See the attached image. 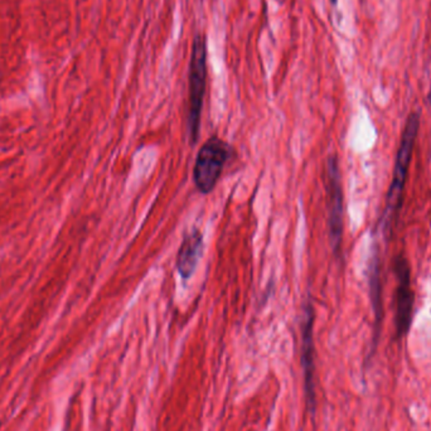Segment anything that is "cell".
Instances as JSON below:
<instances>
[{
	"instance_id": "obj_9",
	"label": "cell",
	"mask_w": 431,
	"mask_h": 431,
	"mask_svg": "<svg viewBox=\"0 0 431 431\" xmlns=\"http://www.w3.org/2000/svg\"><path fill=\"white\" fill-rule=\"evenodd\" d=\"M329 1H331V3H332V4H333V6H335V4H337V3H338V0H329Z\"/></svg>"
},
{
	"instance_id": "obj_3",
	"label": "cell",
	"mask_w": 431,
	"mask_h": 431,
	"mask_svg": "<svg viewBox=\"0 0 431 431\" xmlns=\"http://www.w3.org/2000/svg\"><path fill=\"white\" fill-rule=\"evenodd\" d=\"M232 155L234 148L218 137L209 138L202 146L193 168V181L200 193L209 195L215 189Z\"/></svg>"
},
{
	"instance_id": "obj_1",
	"label": "cell",
	"mask_w": 431,
	"mask_h": 431,
	"mask_svg": "<svg viewBox=\"0 0 431 431\" xmlns=\"http://www.w3.org/2000/svg\"><path fill=\"white\" fill-rule=\"evenodd\" d=\"M207 73V38L197 33L192 44L188 73L187 129L191 144H195L200 138Z\"/></svg>"
},
{
	"instance_id": "obj_4",
	"label": "cell",
	"mask_w": 431,
	"mask_h": 431,
	"mask_svg": "<svg viewBox=\"0 0 431 431\" xmlns=\"http://www.w3.org/2000/svg\"><path fill=\"white\" fill-rule=\"evenodd\" d=\"M328 230L329 241L334 254L341 252L343 240V188L338 158L329 157L327 163Z\"/></svg>"
},
{
	"instance_id": "obj_2",
	"label": "cell",
	"mask_w": 431,
	"mask_h": 431,
	"mask_svg": "<svg viewBox=\"0 0 431 431\" xmlns=\"http://www.w3.org/2000/svg\"><path fill=\"white\" fill-rule=\"evenodd\" d=\"M420 129V116L416 112L410 114L403 127L401 143L397 150L396 161L392 174V182L387 192L386 209H385V229H389L396 218L403 203V189L407 179L411 158L416 143L417 134Z\"/></svg>"
},
{
	"instance_id": "obj_6",
	"label": "cell",
	"mask_w": 431,
	"mask_h": 431,
	"mask_svg": "<svg viewBox=\"0 0 431 431\" xmlns=\"http://www.w3.org/2000/svg\"><path fill=\"white\" fill-rule=\"evenodd\" d=\"M394 272L396 275L397 288L395 298V327L398 337L409 332L414 313V292L411 289V269L407 258L398 255L394 260Z\"/></svg>"
},
{
	"instance_id": "obj_7",
	"label": "cell",
	"mask_w": 431,
	"mask_h": 431,
	"mask_svg": "<svg viewBox=\"0 0 431 431\" xmlns=\"http://www.w3.org/2000/svg\"><path fill=\"white\" fill-rule=\"evenodd\" d=\"M203 252V235L198 229L189 231L182 241L177 256V272L183 280L193 276Z\"/></svg>"
},
{
	"instance_id": "obj_8",
	"label": "cell",
	"mask_w": 431,
	"mask_h": 431,
	"mask_svg": "<svg viewBox=\"0 0 431 431\" xmlns=\"http://www.w3.org/2000/svg\"><path fill=\"white\" fill-rule=\"evenodd\" d=\"M369 295L372 309L375 314V341L378 335L380 324L382 320V284H381V272H380V260L377 255H373L369 264Z\"/></svg>"
},
{
	"instance_id": "obj_5",
	"label": "cell",
	"mask_w": 431,
	"mask_h": 431,
	"mask_svg": "<svg viewBox=\"0 0 431 431\" xmlns=\"http://www.w3.org/2000/svg\"><path fill=\"white\" fill-rule=\"evenodd\" d=\"M314 320L315 312L313 304L306 303L303 306V314L300 319V333H301V352L300 361L304 375L306 385V405L309 411L313 414L315 410V344H314Z\"/></svg>"
},
{
	"instance_id": "obj_10",
	"label": "cell",
	"mask_w": 431,
	"mask_h": 431,
	"mask_svg": "<svg viewBox=\"0 0 431 431\" xmlns=\"http://www.w3.org/2000/svg\"><path fill=\"white\" fill-rule=\"evenodd\" d=\"M428 100H429V105L431 106V92L429 94V96H428Z\"/></svg>"
}]
</instances>
